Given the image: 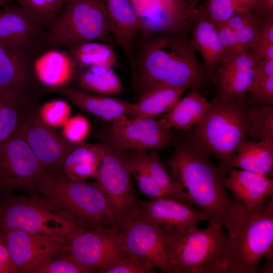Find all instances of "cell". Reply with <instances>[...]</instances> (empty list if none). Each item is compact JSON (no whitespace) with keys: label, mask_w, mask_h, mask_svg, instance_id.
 Segmentation results:
<instances>
[{"label":"cell","mask_w":273,"mask_h":273,"mask_svg":"<svg viewBox=\"0 0 273 273\" xmlns=\"http://www.w3.org/2000/svg\"><path fill=\"white\" fill-rule=\"evenodd\" d=\"M187 33L139 34L132 86L140 97L160 85L199 90L212 77Z\"/></svg>","instance_id":"6da1fadb"},{"label":"cell","mask_w":273,"mask_h":273,"mask_svg":"<svg viewBox=\"0 0 273 273\" xmlns=\"http://www.w3.org/2000/svg\"><path fill=\"white\" fill-rule=\"evenodd\" d=\"M187 131L173 143L168 161L171 174L187 190L193 205L208 215L209 221L226 228L235 202L223 184L226 173L211 161L210 155Z\"/></svg>","instance_id":"7a4b0ae2"},{"label":"cell","mask_w":273,"mask_h":273,"mask_svg":"<svg viewBox=\"0 0 273 273\" xmlns=\"http://www.w3.org/2000/svg\"><path fill=\"white\" fill-rule=\"evenodd\" d=\"M225 250L215 273H255L273 245V195L249 209L235 200Z\"/></svg>","instance_id":"3957f363"},{"label":"cell","mask_w":273,"mask_h":273,"mask_svg":"<svg viewBox=\"0 0 273 273\" xmlns=\"http://www.w3.org/2000/svg\"><path fill=\"white\" fill-rule=\"evenodd\" d=\"M36 192L87 229L117 224V215L97 182L73 180L60 171L46 168Z\"/></svg>","instance_id":"277c9868"},{"label":"cell","mask_w":273,"mask_h":273,"mask_svg":"<svg viewBox=\"0 0 273 273\" xmlns=\"http://www.w3.org/2000/svg\"><path fill=\"white\" fill-rule=\"evenodd\" d=\"M248 95L230 100L214 97L200 122L189 133L226 172L242 145L248 139Z\"/></svg>","instance_id":"5b68a950"},{"label":"cell","mask_w":273,"mask_h":273,"mask_svg":"<svg viewBox=\"0 0 273 273\" xmlns=\"http://www.w3.org/2000/svg\"><path fill=\"white\" fill-rule=\"evenodd\" d=\"M0 228L39 234L64 245L75 234L88 229L41 196L11 194L0 199Z\"/></svg>","instance_id":"8992f818"},{"label":"cell","mask_w":273,"mask_h":273,"mask_svg":"<svg viewBox=\"0 0 273 273\" xmlns=\"http://www.w3.org/2000/svg\"><path fill=\"white\" fill-rule=\"evenodd\" d=\"M110 40L104 0H65L42 41L46 49H59L88 41L110 43Z\"/></svg>","instance_id":"52a82bcc"},{"label":"cell","mask_w":273,"mask_h":273,"mask_svg":"<svg viewBox=\"0 0 273 273\" xmlns=\"http://www.w3.org/2000/svg\"><path fill=\"white\" fill-rule=\"evenodd\" d=\"M222 226L209 221L204 229H173L168 250L171 273H215L227 241Z\"/></svg>","instance_id":"ba28073f"},{"label":"cell","mask_w":273,"mask_h":273,"mask_svg":"<svg viewBox=\"0 0 273 273\" xmlns=\"http://www.w3.org/2000/svg\"><path fill=\"white\" fill-rule=\"evenodd\" d=\"M117 226L126 251L150 262L155 268L171 273L168 250L174 229L156 225L132 216L119 219Z\"/></svg>","instance_id":"9c48e42d"},{"label":"cell","mask_w":273,"mask_h":273,"mask_svg":"<svg viewBox=\"0 0 273 273\" xmlns=\"http://www.w3.org/2000/svg\"><path fill=\"white\" fill-rule=\"evenodd\" d=\"M140 191L150 199L169 198L192 206L180 183L166 170L155 150L122 152Z\"/></svg>","instance_id":"30bf717a"},{"label":"cell","mask_w":273,"mask_h":273,"mask_svg":"<svg viewBox=\"0 0 273 273\" xmlns=\"http://www.w3.org/2000/svg\"><path fill=\"white\" fill-rule=\"evenodd\" d=\"M64 248L86 273H103L125 251L117 224L81 230L71 237Z\"/></svg>","instance_id":"8fae6325"},{"label":"cell","mask_w":273,"mask_h":273,"mask_svg":"<svg viewBox=\"0 0 273 273\" xmlns=\"http://www.w3.org/2000/svg\"><path fill=\"white\" fill-rule=\"evenodd\" d=\"M46 168L40 164L27 143L15 133L0 143V193L15 190L34 193Z\"/></svg>","instance_id":"7c38bea8"},{"label":"cell","mask_w":273,"mask_h":273,"mask_svg":"<svg viewBox=\"0 0 273 273\" xmlns=\"http://www.w3.org/2000/svg\"><path fill=\"white\" fill-rule=\"evenodd\" d=\"M104 154L96 178L97 182L114 209L118 220L126 216L135 217L139 200L125 157L122 152L109 144L104 143Z\"/></svg>","instance_id":"4fadbf2b"},{"label":"cell","mask_w":273,"mask_h":273,"mask_svg":"<svg viewBox=\"0 0 273 273\" xmlns=\"http://www.w3.org/2000/svg\"><path fill=\"white\" fill-rule=\"evenodd\" d=\"M159 119L125 117L113 123L109 129L108 144L121 152L165 149L174 143L175 137L171 129L159 124Z\"/></svg>","instance_id":"5bb4252c"},{"label":"cell","mask_w":273,"mask_h":273,"mask_svg":"<svg viewBox=\"0 0 273 273\" xmlns=\"http://www.w3.org/2000/svg\"><path fill=\"white\" fill-rule=\"evenodd\" d=\"M40 48H23L0 41V91L29 102L36 93L33 64Z\"/></svg>","instance_id":"9a60e30c"},{"label":"cell","mask_w":273,"mask_h":273,"mask_svg":"<svg viewBox=\"0 0 273 273\" xmlns=\"http://www.w3.org/2000/svg\"><path fill=\"white\" fill-rule=\"evenodd\" d=\"M16 133L27 143L42 166L52 170H59L65 157L76 145L60 136L34 110L26 111Z\"/></svg>","instance_id":"2e32d148"},{"label":"cell","mask_w":273,"mask_h":273,"mask_svg":"<svg viewBox=\"0 0 273 273\" xmlns=\"http://www.w3.org/2000/svg\"><path fill=\"white\" fill-rule=\"evenodd\" d=\"M136 14L140 33L188 34L192 21L187 0H129Z\"/></svg>","instance_id":"e0dca14e"},{"label":"cell","mask_w":273,"mask_h":273,"mask_svg":"<svg viewBox=\"0 0 273 273\" xmlns=\"http://www.w3.org/2000/svg\"><path fill=\"white\" fill-rule=\"evenodd\" d=\"M0 237L18 272H29L64 245L39 234L0 228Z\"/></svg>","instance_id":"ac0fdd59"},{"label":"cell","mask_w":273,"mask_h":273,"mask_svg":"<svg viewBox=\"0 0 273 273\" xmlns=\"http://www.w3.org/2000/svg\"><path fill=\"white\" fill-rule=\"evenodd\" d=\"M135 217L156 225L177 230L197 226L200 222L209 220L204 212L169 198L139 201Z\"/></svg>","instance_id":"d6986e66"},{"label":"cell","mask_w":273,"mask_h":273,"mask_svg":"<svg viewBox=\"0 0 273 273\" xmlns=\"http://www.w3.org/2000/svg\"><path fill=\"white\" fill-rule=\"evenodd\" d=\"M257 61L250 51L227 55L215 73V97L230 100L246 95L253 80Z\"/></svg>","instance_id":"ffe728a7"},{"label":"cell","mask_w":273,"mask_h":273,"mask_svg":"<svg viewBox=\"0 0 273 273\" xmlns=\"http://www.w3.org/2000/svg\"><path fill=\"white\" fill-rule=\"evenodd\" d=\"M110 34L121 48L131 73L135 66V48L140 33L136 14L129 0H104Z\"/></svg>","instance_id":"44dd1931"},{"label":"cell","mask_w":273,"mask_h":273,"mask_svg":"<svg viewBox=\"0 0 273 273\" xmlns=\"http://www.w3.org/2000/svg\"><path fill=\"white\" fill-rule=\"evenodd\" d=\"M4 7L0 10V41L18 47H44V28L20 6Z\"/></svg>","instance_id":"7402d4cb"},{"label":"cell","mask_w":273,"mask_h":273,"mask_svg":"<svg viewBox=\"0 0 273 273\" xmlns=\"http://www.w3.org/2000/svg\"><path fill=\"white\" fill-rule=\"evenodd\" d=\"M80 109L111 123L129 117L133 104L109 95L90 93L65 86L56 90Z\"/></svg>","instance_id":"603a6c76"},{"label":"cell","mask_w":273,"mask_h":273,"mask_svg":"<svg viewBox=\"0 0 273 273\" xmlns=\"http://www.w3.org/2000/svg\"><path fill=\"white\" fill-rule=\"evenodd\" d=\"M192 21L191 40L214 79L216 70L228 55L215 26L208 19L201 6L196 9Z\"/></svg>","instance_id":"cb8c5ba5"},{"label":"cell","mask_w":273,"mask_h":273,"mask_svg":"<svg viewBox=\"0 0 273 273\" xmlns=\"http://www.w3.org/2000/svg\"><path fill=\"white\" fill-rule=\"evenodd\" d=\"M224 179L226 189L229 190L234 200L249 209L258 208L264 199L273 195V179L242 169L231 168Z\"/></svg>","instance_id":"d4e9b609"},{"label":"cell","mask_w":273,"mask_h":273,"mask_svg":"<svg viewBox=\"0 0 273 273\" xmlns=\"http://www.w3.org/2000/svg\"><path fill=\"white\" fill-rule=\"evenodd\" d=\"M45 49L35 57L33 64L36 80L56 90L68 85L77 69L67 51Z\"/></svg>","instance_id":"484cf974"},{"label":"cell","mask_w":273,"mask_h":273,"mask_svg":"<svg viewBox=\"0 0 273 273\" xmlns=\"http://www.w3.org/2000/svg\"><path fill=\"white\" fill-rule=\"evenodd\" d=\"M104 152V144H76L65 157L58 171L75 181L96 178Z\"/></svg>","instance_id":"4316f807"},{"label":"cell","mask_w":273,"mask_h":273,"mask_svg":"<svg viewBox=\"0 0 273 273\" xmlns=\"http://www.w3.org/2000/svg\"><path fill=\"white\" fill-rule=\"evenodd\" d=\"M209 104L198 90L191 89L165 113L159 124L168 128L189 131L200 122Z\"/></svg>","instance_id":"83f0119b"},{"label":"cell","mask_w":273,"mask_h":273,"mask_svg":"<svg viewBox=\"0 0 273 273\" xmlns=\"http://www.w3.org/2000/svg\"><path fill=\"white\" fill-rule=\"evenodd\" d=\"M236 168L272 177L273 146L263 141L247 140L230 161L227 172Z\"/></svg>","instance_id":"f1b7e54d"},{"label":"cell","mask_w":273,"mask_h":273,"mask_svg":"<svg viewBox=\"0 0 273 273\" xmlns=\"http://www.w3.org/2000/svg\"><path fill=\"white\" fill-rule=\"evenodd\" d=\"M186 89L167 85L155 87L140 97L133 104L129 117L143 118L166 113L180 99Z\"/></svg>","instance_id":"f546056e"},{"label":"cell","mask_w":273,"mask_h":273,"mask_svg":"<svg viewBox=\"0 0 273 273\" xmlns=\"http://www.w3.org/2000/svg\"><path fill=\"white\" fill-rule=\"evenodd\" d=\"M75 77L77 88L86 92L111 96L123 90L120 79L110 66H91L77 71Z\"/></svg>","instance_id":"4dcf8cb0"},{"label":"cell","mask_w":273,"mask_h":273,"mask_svg":"<svg viewBox=\"0 0 273 273\" xmlns=\"http://www.w3.org/2000/svg\"><path fill=\"white\" fill-rule=\"evenodd\" d=\"M77 71L94 66L117 65V57L113 46L109 43L88 41L67 48Z\"/></svg>","instance_id":"1f68e13d"},{"label":"cell","mask_w":273,"mask_h":273,"mask_svg":"<svg viewBox=\"0 0 273 273\" xmlns=\"http://www.w3.org/2000/svg\"><path fill=\"white\" fill-rule=\"evenodd\" d=\"M257 61L252 82L248 89V102L251 106L273 104V60Z\"/></svg>","instance_id":"d6a6232c"},{"label":"cell","mask_w":273,"mask_h":273,"mask_svg":"<svg viewBox=\"0 0 273 273\" xmlns=\"http://www.w3.org/2000/svg\"><path fill=\"white\" fill-rule=\"evenodd\" d=\"M233 30L242 50L252 52L260 38L259 19L250 10L237 11L225 22Z\"/></svg>","instance_id":"836d02e7"},{"label":"cell","mask_w":273,"mask_h":273,"mask_svg":"<svg viewBox=\"0 0 273 273\" xmlns=\"http://www.w3.org/2000/svg\"><path fill=\"white\" fill-rule=\"evenodd\" d=\"M27 104L9 93L0 91V143L17 132L26 112L22 107Z\"/></svg>","instance_id":"e575fe53"},{"label":"cell","mask_w":273,"mask_h":273,"mask_svg":"<svg viewBox=\"0 0 273 273\" xmlns=\"http://www.w3.org/2000/svg\"><path fill=\"white\" fill-rule=\"evenodd\" d=\"M248 138L263 141L273 146L272 105L247 108Z\"/></svg>","instance_id":"d590c367"},{"label":"cell","mask_w":273,"mask_h":273,"mask_svg":"<svg viewBox=\"0 0 273 273\" xmlns=\"http://www.w3.org/2000/svg\"><path fill=\"white\" fill-rule=\"evenodd\" d=\"M43 28H49L59 14L65 0H12Z\"/></svg>","instance_id":"8d00e7d4"},{"label":"cell","mask_w":273,"mask_h":273,"mask_svg":"<svg viewBox=\"0 0 273 273\" xmlns=\"http://www.w3.org/2000/svg\"><path fill=\"white\" fill-rule=\"evenodd\" d=\"M64 246L35 267L30 273H86Z\"/></svg>","instance_id":"74e56055"},{"label":"cell","mask_w":273,"mask_h":273,"mask_svg":"<svg viewBox=\"0 0 273 273\" xmlns=\"http://www.w3.org/2000/svg\"><path fill=\"white\" fill-rule=\"evenodd\" d=\"M38 115L41 120L51 127L63 126L70 118L71 108L62 100H55L43 104Z\"/></svg>","instance_id":"f35d334b"},{"label":"cell","mask_w":273,"mask_h":273,"mask_svg":"<svg viewBox=\"0 0 273 273\" xmlns=\"http://www.w3.org/2000/svg\"><path fill=\"white\" fill-rule=\"evenodd\" d=\"M155 268L150 262L125 251L103 273H153Z\"/></svg>","instance_id":"ab89813d"},{"label":"cell","mask_w":273,"mask_h":273,"mask_svg":"<svg viewBox=\"0 0 273 273\" xmlns=\"http://www.w3.org/2000/svg\"><path fill=\"white\" fill-rule=\"evenodd\" d=\"M208 19L214 25L224 23L237 12L235 0H206L201 6Z\"/></svg>","instance_id":"60d3db41"},{"label":"cell","mask_w":273,"mask_h":273,"mask_svg":"<svg viewBox=\"0 0 273 273\" xmlns=\"http://www.w3.org/2000/svg\"><path fill=\"white\" fill-rule=\"evenodd\" d=\"M62 127L63 138L70 143L78 144L88 135L89 123L84 116L78 114L70 117Z\"/></svg>","instance_id":"b9f144b4"},{"label":"cell","mask_w":273,"mask_h":273,"mask_svg":"<svg viewBox=\"0 0 273 273\" xmlns=\"http://www.w3.org/2000/svg\"><path fill=\"white\" fill-rule=\"evenodd\" d=\"M259 19L273 16V0H256L249 10Z\"/></svg>","instance_id":"7bdbcfd3"},{"label":"cell","mask_w":273,"mask_h":273,"mask_svg":"<svg viewBox=\"0 0 273 273\" xmlns=\"http://www.w3.org/2000/svg\"><path fill=\"white\" fill-rule=\"evenodd\" d=\"M17 269L13 263L8 250L0 237V273H16Z\"/></svg>","instance_id":"ee69618b"},{"label":"cell","mask_w":273,"mask_h":273,"mask_svg":"<svg viewBox=\"0 0 273 273\" xmlns=\"http://www.w3.org/2000/svg\"><path fill=\"white\" fill-rule=\"evenodd\" d=\"M237 11L249 10L256 0H235Z\"/></svg>","instance_id":"f6af8a7d"},{"label":"cell","mask_w":273,"mask_h":273,"mask_svg":"<svg viewBox=\"0 0 273 273\" xmlns=\"http://www.w3.org/2000/svg\"><path fill=\"white\" fill-rule=\"evenodd\" d=\"M266 257V263L262 268L261 272H272V249H270L265 256Z\"/></svg>","instance_id":"bcb514c9"},{"label":"cell","mask_w":273,"mask_h":273,"mask_svg":"<svg viewBox=\"0 0 273 273\" xmlns=\"http://www.w3.org/2000/svg\"><path fill=\"white\" fill-rule=\"evenodd\" d=\"M187 1L188 4V14L192 20L193 16L197 9V6L200 0H187Z\"/></svg>","instance_id":"7dc6e473"},{"label":"cell","mask_w":273,"mask_h":273,"mask_svg":"<svg viewBox=\"0 0 273 273\" xmlns=\"http://www.w3.org/2000/svg\"><path fill=\"white\" fill-rule=\"evenodd\" d=\"M12 0H0V6H5L8 5L12 1Z\"/></svg>","instance_id":"c3c4849f"}]
</instances>
